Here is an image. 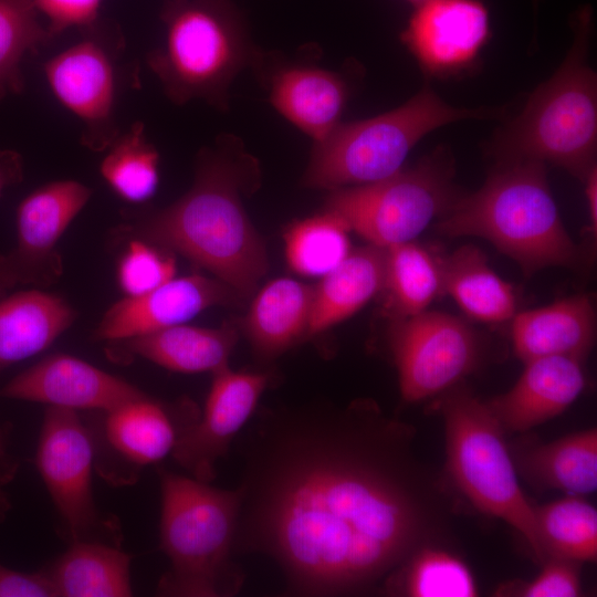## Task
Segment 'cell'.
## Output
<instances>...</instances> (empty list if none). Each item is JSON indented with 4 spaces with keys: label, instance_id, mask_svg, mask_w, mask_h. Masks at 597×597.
Listing matches in <instances>:
<instances>
[{
    "label": "cell",
    "instance_id": "cell-1",
    "mask_svg": "<svg viewBox=\"0 0 597 597\" xmlns=\"http://www.w3.org/2000/svg\"><path fill=\"white\" fill-rule=\"evenodd\" d=\"M238 437L233 552L271 558L287 595L378 593L416 551L446 544L450 493L416 429L375 402L256 408Z\"/></svg>",
    "mask_w": 597,
    "mask_h": 597
},
{
    "label": "cell",
    "instance_id": "cell-2",
    "mask_svg": "<svg viewBox=\"0 0 597 597\" xmlns=\"http://www.w3.org/2000/svg\"><path fill=\"white\" fill-rule=\"evenodd\" d=\"M259 181V163L243 140L221 134L197 155L187 192L163 209L132 216L118 231L184 255L247 298L269 265L242 202Z\"/></svg>",
    "mask_w": 597,
    "mask_h": 597
},
{
    "label": "cell",
    "instance_id": "cell-3",
    "mask_svg": "<svg viewBox=\"0 0 597 597\" xmlns=\"http://www.w3.org/2000/svg\"><path fill=\"white\" fill-rule=\"evenodd\" d=\"M447 237H479L531 275L573 266L579 251L566 231L549 189L545 164L500 163L483 186L459 196L436 224Z\"/></svg>",
    "mask_w": 597,
    "mask_h": 597
},
{
    "label": "cell",
    "instance_id": "cell-4",
    "mask_svg": "<svg viewBox=\"0 0 597 597\" xmlns=\"http://www.w3.org/2000/svg\"><path fill=\"white\" fill-rule=\"evenodd\" d=\"M574 41L557 71L531 94L523 111L489 145L500 163L559 166L583 180L596 167L597 76L587 62L593 12H576Z\"/></svg>",
    "mask_w": 597,
    "mask_h": 597
},
{
    "label": "cell",
    "instance_id": "cell-5",
    "mask_svg": "<svg viewBox=\"0 0 597 597\" xmlns=\"http://www.w3.org/2000/svg\"><path fill=\"white\" fill-rule=\"evenodd\" d=\"M157 473L160 548L169 559L157 595L235 596L245 582L243 569L233 561L239 489H218L165 468H158Z\"/></svg>",
    "mask_w": 597,
    "mask_h": 597
},
{
    "label": "cell",
    "instance_id": "cell-6",
    "mask_svg": "<svg viewBox=\"0 0 597 597\" xmlns=\"http://www.w3.org/2000/svg\"><path fill=\"white\" fill-rule=\"evenodd\" d=\"M159 18L164 40L146 61L165 95L229 111L233 82L260 52L242 12L230 0H166Z\"/></svg>",
    "mask_w": 597,
    "mask_h": 597
},
{
    "label": "cell",
    "instance_id": "cell-7",
    "mask_svg": "<svg viewBox=\"0 0 597 597\" xmlns=\"http://www.w3.org/2000/svg\"><path fill=\"white\" fill-rule=\"evenodd\" d=\"M499 113L451 106L426 86L394 109L370 118L342 121L327 136L313 143L301 184L332 191L381 180L399 171L411 149L430 132Z\"/></svg>",
    "mask_w": 597,
    "mask_h": 597
},
{
    "label": "cell",
    "instance_id": "cell-8",
    "mask_svg": "<svg viewBox=\"0 0 597 597\" xmlns=\"http://www.w3.org/2000/svg\"><path fill=\"white\" fill-rule=\"evenodd\" d=\"M441 394L434 407L443 419L447 470L452 483L479 512L501 519L515 530L543 564L534 505L520 486L504 429L486 402L460 383Z\"/></svg>",
    "mask_w": 597,
    "mask_h": 597
},
{
    "label": "cell",
    "instance_id": "cell-9",
    "mask_svg": "<svg viewBox=\"0 0 597 597\" xmlns=\"http://www.w3.org/2000/svg\"><path fill=\"white\" fill-rule=\"evenodd\" d=\"M453 176L451 156L439 147L387 178L329 191L324 211L338 217L370 244L387 248L409 242L460 196Z\"/></svg>",
    "mask_w": 597,
    "mask_h": 597
},
{
    "label": "cell",
    "instance_id": "cell-10",
    "mask_svg": "<svg viewBox=\"0 0 597 597\" xmlns=\"http://www.w3.org/2000/svg\"><path fill=\"white\" fill-rule=\"evenodd\" d=\"M35 463L70 543L90 540L119 545L117 523L102 516L95 505L94 443L77 411L48 406Z\"/></svg>",
    "mask_w": 597,
    "mask_h": 597
},
{
    "label": "cell",
    "instance_id": "cell-11",
    "mask_svg": "<svg viewBox=\"0 0 597 597\" xmlns=\"http://www.w3.org/2000/svg\"><path fill=\"white\" fill-rule=\"evenodd\" d=\"M81 31V40L48 60L43 70L53 95L82 122V145L105 151L119 134L116 61L124 38L117 23L102 18Z\"/></svg>",
    "mask_w": 597,
    "mask_h": 597
},
{
    "label": "cell",
    "instance_id": "cell-12",
    "mask_svg": "<svg viewBox=\"0 0 597 597\" xmlns=\"http://www.w3.org/2000/svg\"><path fill=\"white\" fill-rule=\"evenodd\" d=\"M86 422L94 443L95 471L113 485L135 483L142 471L171 454L200 412L190 401L165 404L147 394Z\"/></svg>",
    "mask_w": 597,
    "mask_h": 597
},
{
    "label": "cell",
    "instance_id": "cell-13",
    "mask_svg": "<svg viewBox=\"0 0 597 597\" xmlns=\"http://www.w3.org/2000/svg\"><path fill=\"white\" fill-rule=\"evenodd\" d=\"M387 339L406 402L420 401L459 384L481 359L474 329L447 313L425 311L390 321Z\"/></svg>",
    "mask_w": 597,
    "mask_h": 597
},
{
    "label": "cell",
    "instance_id": "cell-14",
    "mask_svg": "<svg viewBox=\"0 0 597 597\" xmlns=\"http://www.w3.org/2000/svg\"><path fill=\"white\" fill-rule=\"evenodd\" d=\"M271 380L268 371L232 370L229 365L213 373L203 411L179 439L172 459L192 478L213 481L217 462L253 416Z\"/></svg>",
    "mask_w": 597,
    "mask_h": 597
},
{
    "label": "cell",
    "instance_id": "cell-15",
    "mask_svg": "<svg viewBox=\"0 0 597 597\" xmlns=\"http://www.w3.org/2000/svg\"><path fill=\"white\" fill-rule=\"evenodd\" d=\"M489 38V10L480 0H427L400 34L422 71L440 78L469 70Z\"/></svg>",
    "mask_w": 597,
    "mask_h": 597
},
{
    "label": "cell",
    "instance_id": "cell-16",
    "mask_svg": "<svg viewBox=\"0 0 597 597\" xmlns=\"http://www.w3.org/2000/svg\"><path fill=\"white\" fill-rule=\"evenodd\" d=\"M91 196L86 185L63 179L42 185L20 202L17 244L8 252L19 284L48 286L59 280L63 265L57 243Z\"/></svg>",
    "mask_w": 597,
    "mask_h": 597
},
{
    "label": "cell",
    "instance_id": "cell-17",
    "mask_svg": "<svg viewBox=\"0 0 597 597\" xmlns=\"http://www.w3.org/2000/svg\"><path fill=\"white\" fill-rule=\"evenodd\" d=\"M251 69L264 85L271 106L313 143L342 122L350 95L343 73L262 50Z\"/></svg>",
    "mask_w": 597,
    "mask_h": 597
},
{
    "label": "cell",
    "instance_id": "cell-18",
    "mask_svg": "<svg viewBox=\"0 0 597 597\" xmlns=\"http://www.w3.org/2000/svg\"><path fill=\"white\" fill-rule=\"evenodd\" d=\"M243 297L217 277H172L150 292L114 303L93 333L96 341L116 342L184 324L213 306L238 304Z\"/></svg>",
    "mask_w": 597,
    "mask_h": 597
},
{
    "label": "cell",
    "instance_id": "cell-19",
    "mask_svg": "<svg viewBox=\"0 0 597 597\" xmlns=\"http://www.w3.org/2000/svg\"><path fill=\"white\" fill-rule=\"evenodd\" d=\"M145 395L125 379L67 354H53L14 376L0 397L75 411H107Z\"/></svg>",
    "mask_w": 597,
    "mask_h": 597
},
{
    "label": "cell",
    "instance_id": "cell-20",
    "mask_svg": "<svg viewBox=\"0 0 597 597\" xmlns=\"http://www.w3.org/2000/svg\"><path fill=\"white\" fill-rule=\"evenodd\" d=\"M585 387L582 360L541 357L526 362L515 385L486 405L504 430L525 432L565 411Z\"/></svg>",
    "mask_w": 597,
    "mask_h": 597
},
{
    "label": "cell",
    "instance_id": "cell-21",
    "mask_svg": "<svg viewBox=\"0 0 597 597\" xmlns=\"http://www.w3.org/2000/svg\"><path fill=\"white\" fill-rule=\"evenodd\" d=\"M238 337V329L230 324L220 327L179 324L111 342L108 353L118 360L140 357L177 373L213 374L229 365Z\"/></svg>",
    "mask_w": 597,
    "mask_h": 597
},
{
    "label": "cell",
    "instance_id": "cell-22",
    "mask_svg": "<svg viewBox=\"0 0 597 597\" xmlns=\"http://www.w3.org/2000/svg\"><path fill=\"white\" fill-rule=\"evenodd\" d=\"M595 334V307L585 294L516 313L512 318L513 349L524 363L549 356L583 362L593 347Z\"/></svg>",
    "mask_w": 597,
    "mask_h": 597
},
{
    "label": "cell",
    "instance_id": "cell-23",
    "mask_svg": "<svg viewBox=\"0 0 597 597\" xmlns=\"http://www.w3.org/2000/svg\"><path fill=\"white\" fill-rule=\"evenodd\" d=\"M75 312L55 294L32 289L0 297V377L57 339L74 322Z\"/></svg>",
    "mask_w": 597,
    "mask_h": 597
},
{
    "label": "cell",
    "instance_id": "cell-24",
    "mask_svg": "<svg viewBox=\"0 0 597 597\" xmlns=\"http://www.w3.org/2000/svg\"><path fill=\"white\" fill-rule=\"evenodd\" d=\"M314 286L289 277L269 282L253 298L243 329L254 354L273 360L306 338Z\"/></svg>",
    "mask_w": 597,
    "mask_h": 597
},
{
    "label": "cell",
    "instance_id": "cell-25",
    "mask_svg": "<svg viewBox=\"0 0 597 597\" xmlns=\"http://www.w3.org/2000/svg\"><path fill=\"white\" fill-rule=\"evenodd\" d=\"M511 454L516 472L537 489L579 496L597 489L596 428L547 443L519 446Z\"/></svg>",
    "mask_w": 597,
    "mask_h": 597
},
{
    "label": "cell",
    "instance_id": "cell-26",
    "mask_svg": "<svg viewBox=\"0 0 597 597\" xmlns=\"http://www.w3.org/2000/svg\"><path fill=\"white\" fill-rule=\"evenodd\" d=\"M385 272V248L368 243L350 250L314 286L307 337L315 336L360 310L379 294Z\"/></svg>",
    "mask_w": 597,
    "mask_h": 597
},
{
    "label": "cell",
    "instance_id": "cell-27",
    "mask_svg": "<svg viewBox=\"0 0 597 597\" xmlns=\"http://www.w3.org/2000/svg\"><path fill=\"white\" fill-rule=\"evenodd\" d=\"M130 561L117 544L76 541L44 570L57 597H127L133 595Z\"/></svg>",
    "mask_w": 597,
    "mask_h": 597
},
{
    "label": "cell",
    "instance_id": "cell-28",
    "mask_svg": "<svg viewBox=\"0 0 597 597\" xmlns=\"http://www.w3.org/2000/svg\"><path fill=\"white\" fill-rule=\"evenodd\" d=\"M442 290L470 317L484 323H503L516 314L513 286L489 265L485 254L472 244L457 249L441 260Z\"/></svg>",
    "mask_w": 597,
    "mask_h": 597
},
{
    "label": "cell",
    "instance_id": "cell-29",
    "mask_svg": "<svg viewBox=\"0 0 597 597\" xmlns=\"http://www.w3.org/2000/svg\"><path fill=\"white\" fill-rule=\"evenodd\" d=\"M443 292L441 260L413 241L385 248V272L379 293L381 311L390 321L427 311Z\"/></svg>",
    "mask_w": 597,
    "mask_h": 597
},
{
    "label": "cell",
    "instance_id": "cell-30",
    "mask_svg": "<svg viewBox=\"0 0 597 597\" xmlns=\"http://www.w3.org/2000/svg\"><path fill=\"white\" fill-rule=\"evenodd\" d=\"M387 596L473 597L479 595L468 565L446 544H429L409 556L383 582Z\"/></svg>",
    "mask_w": 597,
    "mask_h": 597
},
{
    "label": "cell",
    "instance_id": "cell-31",
    "mask_svg": "<svg viewBox=\"0 0 597 597\" xmlns=\"http://www.w3.org/2000/svg\"><path fill=\"white\" fill-rule=\"evenodd\" d=\"M538 541L545 561L576 563L597 558V511L579 495L534 505Z\"/></svg>",
    "mask_w": 597,
    "mask_h": 597
},
{
    "label": "cell",
    "instance_id": "cell-32",
    "mask_svg": "<svg viewBox=\"0 0 597 597\" xmlns=\"http://www.w3.org/2000/svg\"><path fill=\"white\" fill-rule=\"evenodd\" d=\"M106 150L100 172L108 187L126 202L149 200L159 184V153L147 139L144 124L135 122Z\"/></svg>",
    "mask_w": 597,
    "mask_h": 597
},
{
    "label": "cell",
    "instance_id": "cell-33",
    "mask_svg": "<svg viewBox=\"0 0 597 597\" xmlns=\"http://www.w3.org/2000/svg\"><path fill=\"white\" fill-rule=\"evenodd\" d=\"M348 227L324 211L292 223L284 233L287 263L295 272L325 275L350 252Z\"/></svg>",
    "mask_w": 597,
    "mask_h": 597
},
{
    "label": "cell",
    "instance_id": "cell-34",
    "mask_svg": "<svg viewBox=\"0 0 597 597\" xmlns=\"http://www.w3.org/2000/svg\"><path fill=\"white\" fill-rule=\"evenodd\" d=\"M52 40L32 0H0V102L23 91L24 55Z\"/></svg>",
    "mask_w": 597,
    "mask_h": 597
},
{
    "label": "cell",
    "instance_id": "cell-35",
    "mask_svg": "<svg viewBox=\"0 0 597 597\" xmlns=\"http://www.w3.org/2000/svg\"><path fill=\"white\" fill-rule=\"evenodd\" d=\"M169 254L145 240L129 238L116 268L122 292L128 297L139 296L175 277L176 262Z\"/></svg>",
    "mask_w": 597,
    "mask_h": 597
},
{
    "label": "cell",
    "instance_id": "cell-36",
    "mask_svg": "<svg viewBox=\"0 0 597 597\" xmlns=\"http://www.w3.org/2000/svg\"><path fill=\"white\" fill-rule=\"evenodd\" d=\"M579 563L547 558L531 580H512L500 585L495 596L577 597L582 593Z\"/></svg>",
    "mask_w": 597,
    "mask_h": 597
},
{
    "label": "cell",
    "instance_id": "cell-37",
    "mask_svg": "<svg viewBox=\"0 0 597 597\" xmlns=\"http://www.w3.org/2000/svg\"><path fill=\"white\" fill-rule=\"evenodd\" d=\"M38 13L46 21L54 39L67 29H84L100 18L103 0H32Z\"/></svg>",
    "mask_w": 597,
    "mask_h": 597
},
{
    "label": "cell",
    "instance_id": "cell-38",
    "mask_svg": "<svg viewBox=\"0 0 597 597\" xmlns=\"http://www.w3.org/2000/svg\"><path fill=\"white\" fill-rule=\"evenodd\" d=\"M0 597H57L44 569L20 572L0 564Z\"/></svg>",
    "mask_w": 597,
    "mask_h": 597
},
{
    "label": "cell",
    "instance_id": "cell-39",
    "mask_svg": "<svg viewBox=\"0 0 597 597\" xmlns=\"http://www.w3.org/2000/svg\"><path fill=\"white\" fill-rule=\"evenodd\" d=\"M23 160L14 150H0V196L23 179Z\"/></svg>",
    "mask_w": 597,
    "mask_h": 597
},
{
    "label": "cell",
    "instance_id": "cell-40",
    "mask_svg": "<svg viewBox=\"0 0 597 597\" xmlns=\"http://www.w3.org/2000/svg\"><path fill=\"white\" fill-rule=\"evenodd\" d=\"M588 210V229L593 237L597 232V169L594 167L583 179Z\"/></svg>",
    "mask_w": 597,
    "mask_h": 597
},
{
    "label": "cell",
    "instance_id": "cell-41",
    "mask_svg": "<svg viewBox=\"0 0 597 597\" xmlns=\"http://www.w3.org/2000/svg\"><path fill=\"white\" fill-rule=\"evenodd\" d=\"M18 465V461L9 452L4 433L0 428V483L2 485L14 478Z\"/></svg>",
    "mask_w": 597,
    "mask_h": 597
},
{
    "label": "cell",
    "instance_id": "cell-42",
    "mask_svg": "<svg viewBox=\"0 0 597 597\" xmlns=\"http://www.w3.org/2000/svg\"><path fill=\"white\" fill-rule=\"evenodd\" d=\"M19 284L18 276L7 253H0V297Z\"/></svg>",
    "mask_w": 597,
    "mask_h": 597
},
{
    "label": "cell",
    "instance_id": "cell-43",
    "mask_svg": "<svg viewBox=\"0 0 597 597\" xmlns=\"http://www.w3.org/2000/svg\"><path fill=\"white\" fill-rule=\"evenodd\" d=\"M3 486L4 485L0 483V521L4 519L6 514L11 509V502L4 492Z\"/></svg>",
    "mask_w": 597,
    "mask_h": 597
},
{
    "label": "cell",
    "instance_id": "cell-44",
    "mask_svg": "<svg viewBox=\"0 0 597 597\" xmlns=\"http://www.w3.org/2000/svg\"><path fill=\"white\" fill-rule=\"evenodd\" d=\"M407 2H409L410 4H412L415 8L422 4L423 2H426L427 0H406Z\"/></svg>",
    "mask_w": 597,
    "mask_h": 597
},
{
    "label": "cell",
    "instance_id": "cell-45",
    "mask_svg": "<svg viewBox=\"0 0 597 597\" xmlns=\"http://www.w3.org/2000/svg\"><path fill=\"white\" fill-rule=\"evenodd\" d=\"M537 0H534V4L536 6Z\"/></svg>",
    "mask_w": 597,
    "mask_h": 597
}]
</instances>
